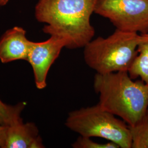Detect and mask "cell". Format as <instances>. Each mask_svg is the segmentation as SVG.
<instances>
[{
  "mask_svg": "<svg viewBox=\"0 0 148 148\" xmlns=\"http://www.w3.org/2000/svg\"><path fill=\"white\" fill-rule=\"evenodd\" d=\"M128 127L132 148H148V111L139 121Z\"/></svg>",
  "mask_w": 148,
  "mask_h": 148,
  "instance_id": "10",
  "label": "cell"
},
{
  "mask_svg": "<svg viewBox=\"0 0 148 148\" xmlns=\"http://www.w3.org/2000/svg\"><path fill=\"white\" fill-rule=\"evenodd\" d=\"M9 0H0V5H5Z\"/></svg>",
  "mask_w": 148,
  "mask_h": 148,
  "instance_id": "14",
  "label": "cell"
},
{
  "mask_svg": "<svg viewBox=\"0 0 148 148\" xmlns=\"http://www.w3.org/2000/svg\"><path fill=\"white\" fill-rule=\"evenodd\" d=\"M32 42L27 38L26 32L16 27L5 32L0 39V60L7 63L18 60H27Z\"/></svg>",
  "mask_w": 148,
  "mask_h": 148,
  "instance_id": "7",
  "label": "cell"
},
{
  "mask_svg": "<svg viewBox=\"0 0 148 148\" xmlns=\"http://www.w3.org/2000/svg\"><path fill=\"white\" fill-rule=\"evenodd\" d=\"M95 0H39L35 7L37 21L47 24L43 31L63 37L67 48H84L93 39L95 30L90 24Z\"/></svg>",
  "mask_w": 148,
  "mask_h": 148,
  "instance_id": "1",
  "label": "cell"
},
{
  "mask_svg": "<svg viewBox=\"0 0 148 148\" xmlns=\"http://www.w3.org/2000/svg\"><path fill=\"white\" fill-rule=\"evenodd\" d=\"M65 125L81 136L103 138L120 148H132L128 125L99 104L70 111Z\"/></svg>",
  "mask_w": 148,
  "mask_h": 148,
  "instance_id": "4",
  "label": "cell"
},
{
  "mask_svg": "<svg viewBox=\"0 0 148 148\" xmlns=\"http://www.w3.org/2000/svg\"><path fill=\"white\" fill-rule=\"evenodd\" d=\"M146 35V36H148V34H146V35Z\"/></svg>",
  "mask_w": 148,
  "mask_h": 148,
  "instance_id": "15",
  "label": "cell"
},
{
  "mask_svg": "<svg viewBox=\"0 0 148 148\" xmlns=\"http://www.w3.org/2000/svg\"><path fill=\"white\" fill-rule=\"evenodd\" d=\"M144 38L138 33L116 29L108 37L92 39L84 47L85 63L98 74L128 72Z\"/></svg>",
  "mask_w": 148,
  "mask_h": 148,
  "instance_id": "3",
  "label": "cell"
},
{
  "mask_svg": "<svg viewBox=\"0 0 148 148\" xmlns=\"http://www.w3.org/2000/svg\"><path fill=\"white\" fill-rule=\"evenodd\" d=\"M67 45L66 40L56 35H51L43 42H32L27 60L32 66L38 89L42 90L46 87L48 71L62 49Z\"/></svg>",
  "mask_w": 148,
  "mask_h": 148,
  "instance_id": "6",
  "label": "cell"
},
{
  "mask_svg": "<svg viewBox=\"0 0 148 148\" xmlns=\"http://www.w3.org/2000/svg\"><path fill=\"white\" fill-rule=\"evenodd\" d=\"M25 104L20 103L16 106H9L0 99V125L9 126L22 121L21 111Z\"/></svg>",
  "mask_w": 148,
  "mask_h": 148,
  "instance_id": "11",
  "label": "cell"
},
{
  "mask_svg": "<svg viewBox=\"0 0 148 148\" xmlns=\"http://www.w3.org/2000/svg\"><path fill=\"white\" fill-rule=\"evenodd\" d=\"M7 126L0 125V148H3L5 143Z\"/></svg>",
  "mask_w": 148,
  "mask_h": 148,
  "instance_id": "13",
  "label": "cell"
},
{
  "mask_svg": "<svg viewBox=\"0 0 148 148\" xmlns=\"http://www.w3.org/2000/svg\"><path fill=\"white\" fill-rule=\"evenodd\" d=\"M94 13L108 19L117 30L148 34V0H95Z\"/></svg>",
  "mask_w": 148,
  "mask_h": 148,
  "instance_id": "5",
  "label": "cell"
},
{
  "mask_svg": "<svg viewBox=\"0 0 148 148\" xmlns=\"http://www.w3.org/2000/svg\"><path fill=\"white\" fill-rule=\"evenodd\" d=\"M42 148V140L35 124L22 121L7 126L3 148Z\"/></svg>",
  "mask_w": 148,
  "mask_h": 148,
  "instance_id": "8",
  "label": "cell"
},
{
  "mask_svg": "<svg viewBox=\"0 0 148 148\" xmlns=\"http://www.w3.org/2000/svg\"><path fill=\"white\" fill-rule=\"evenodd\" d=\"M93 87L99 104L128 126L139 121L148 110V85L132 79L127 71L96 73Z\"/></svg>",
  "mask_w": 148,
  "mask_h": 148,
  "instance_id": "2",
  "label": "cell"
},
{
  "mask_svg": "<svg viewBox=\"0 0 148 148\" xmlns=\"http://www.w3.org/2000/svg\"></svg>",
  "mask_w": 148,
  "mask_h": 148,
  "instance_id": "16",
  "label": "cell"
},
{
  "mask_svg": "<svg viewBox=\"0 0 148 148\" xmlns=\"http://www.w3.org/2000/svg\"><path fill=\"white\" fill-rule=\"evenodd\" d=\"M74 148H120L116 143L109 142L106 143H99L93 141L91 138L79 136L72 144Z\"/></svg>",
  "mask_w": 148,
  "mask_h": 148,
  "instance_id": "12",
  "label": "cell"
},
{
  "mask_svg": "<svg viewBox=\"0 0 148 148\" xmlns=\"http://www.w3.org/2000/svg\"><path fill=\"white\" fill-rule=\"evenodd\" d=\"M144 38L137 47V54L128 71L132 79L138 77L148 85V36Z\"/></svg>",
  "mask_w": 148,
  "mask_h": 148,
  "instance_id": "9",
  "label": "cell"
}]
</instances>
